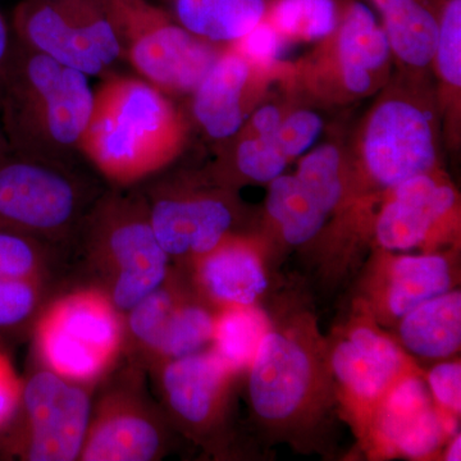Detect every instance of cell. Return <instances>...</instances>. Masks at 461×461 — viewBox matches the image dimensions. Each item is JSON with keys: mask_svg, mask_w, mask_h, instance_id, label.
Instances as JSON below:
<instances>
[{"mask_svg": "<svg viewBox=\"0 0 461 461\" xmlns=\"http://www.w3.org/2000/svg\"><path fill=\"white\" fill-rule=\"evenodd\" d=\"M123 60L171 98L190 96L226 50L203 41L149 0H108Z\"/></svg>", "mask_w": 461, "mask_h": 461, "instance_id": "5b68a950", "label": "cell"}, {"mask_svg": "<svg viewBox=\"0 0 461 461\" xmlns=\"http://www.w3.org/2000/svg\"><path fill=\"white\" fill-rule=\"evenodd\" d=\"M78 236L99 286L126 314L169 277V257L157 240L141 189L103 191Z\"/></svg>", "mask_w": 461, "mask_h": 461, "instance_id": "3957f363", "label": "cell"}, {"mask_svg": "<svg viewBox=\"0 0 461 461\" xmlns=\"http://www.w3.org/2000/svg\"><path fill=\"white\" fill-rule=\"evenodd\" d=\"M215 317L204 306L185 302L181 297L151 359L166 363L186 355L199 353L208 342H212Z\"/></svg>", "mask_w": 461, "mask_h": 461, "instance_id": "4316f807", "label": "cell"}, {"mask_svg": "<svg viewBox=\"0 0 461 461\" xmlns=\"http://www.w3.org/2000/svg\"><path fill=\"white\" fill-rule=\"evenodd\" d=\"M323 129L320 114L311 109H296L284 115L275 140L288 160L295 159L313 149Z\"/></svg>", "mask_w": 461, "mask_h": 461, "instance_id": "836d02e7", "label": "cell"}, {"mask_svg": "<svg viewBox=\"0 0 461 461\" xmlns=\"http://www.w3.org/2000/svg\"><path fill=\"white\" fill-rule=\"evenodd\" d=\"M11 149L8 147L7 139H5V132H3L2 124H0V156L8 153Z\"/></svg>", "mask_w": 461, "mask_h": 461, "instance_id": "60d3db41", "label": "cell"}, {"mask_svg": "<svg viewBox=\"0 0 461 461\" xmlns=\"http://www.w3.org/2000/svg\"><path fill=\"white\" fill-rule=\"evenodd\" d=\"M25 429L14 441V454L30 461L78 460L89 429V393L77 382L50 369L23 382L20 409Z\"/></svg>", "mask_w": 461, "mask_h": 461, "instance_id": "30bf717a", "label": "cell"}, {"mask_svg": "<svg viewBox=\"0 0 461 461\" xmlns=\"http://www.w3.org/2000/svg\"><path fill=\"white\" fill-rule=\"evenodd\" d=\"M196 262L200 286L223 306L254 305L268 287L259 257L230 236Z\"/></svg>", "mask_w": 461, "mask_h": 461, "instance_id": "d6986e66", "label": "cell"}, {"mask_svg": "<svg viewBox=\"0 0 461 461\" xmlns=\"http://www.w3.org/2000/svg\"><path fill=\"white\" fill-rule=\"evenodd\" d=\"M186 115L141 77L111 74L94 90L83 157L117 187L147 181L171 165L187 140Z\"/></svg>", "mask_w": 461, "mask_h": 461, "instance_id": "7a4b0ae2", "label": "cell"}, {"mask_svg": "<svg viewBox=\"0 0 461 461\" xmlns=\"http://www.w3.org/2000/svg\"><path fill=\"white\" fill-rule=\"evenodd\" d=\"M89 78L14 38L0 78V124L12 153L76 166L93 111Z\"/></svg>", "mask_w": 461, "mask_h": 461, "instance_id": "6da1fadb", "label": "cell"}, {"mask_svg": "<svg viewBox=\"0 0 461 461\" xmlns=\"http://www.w3.org/2000/svg\"><path fill=\"white\" fill-rule=\"evenodd\" d=\"M436 69L448 91L461 87V0H447L438 18Z\"/></svg>", "mask_w": 461, "mask_h": 461, "instance_id": "1f68e13d", "label": "cell"}, {"mask_svg": "<svg viewBox=\"0 0 461 461\" xmlns=\"http://www.w3.org/2000/svg\"><path fill=\"white\" fill-rule=\"evenodd\" d=\"M165 448V430L141 391L118 386L91 411L78 460L150 461Z\"/></svg>", "mask_w": 461, "mask_h": 461, "instance_id": "8fae6325", "label": "cell"}, {"mask_svg": "<svg viewBox=\"0 0 461 461\" xmlns=\"http://www.w3.org/2000/svg\"><path fill=\"white\" fill-rule=\"evenodd\" d=\"M259 72L233 47H227L190 94L191 118L211 140L229 142L249 118Z\"/></svg>", "mask_w": 461, "mask_h": 461, "instance_id": "4fadbf2b", "label": "cell"}, {"mask_svg": "<svg viewBox=\"0 0 461 461\" xmlns=\"http://www.w3.org/2000/svg\"><path fill=\"white\" fill-rule=\"evenodd\" d=\"M357 151L364 172L384 189L433 172L438 158L435 115L415 96L387 94L366 114Z\"/></svg>", "mask_w": 461, "mask_h": 461, "instance_id": "ba28073f", "label": "cell"}, {"mask_svg": "<svg viewBox=\"0 0 461 461\" xmlns=\"http://www.w3.org/2000/svg\"><path fill=\"white\" fill-rule=\"evenodd\" d=\"M284 112L277 105H262V107L257 108L253 114L249 115L247 123L240 132L259 136H275L282 120H284Z\"/></svg>", "mask_w": 461, "mask_h": 461, "instance_id": "74e56055", "label": "cell"}, {"mask_svg": "<svg viewBox=\"0 0 461 461\" xmlns=\"http://www.w3.org/2000/svg\"><path fill=\"white\" fill-rule=\"evenodd\" d=\"M286 39L272 25L268 18H264L244 38L230 47L235 48L256 71H271L280 62Z\"/></svg>", "mask_w": 461, "mask_h": 461, "instance_id": "e575fe53", "label": "cell"}, {"mask_svg": "<svg viewBox=\"0 0 461 461\" xmlns=\"http://www.w3.org/2000/svg\"><path fill=\"white\" fill-rule=\"evenodd\" d=\"M51 245L0 230V277L44 280Z\"/></svg>", "mask_w": 461, "mask_h": 461, "instance_id": "4dcf8cb0", "label": "cell"}, {"mask_svg": "<svg viewBox=\"0 0 461 461\" xmlns=\"http://www.w3.org/2000/svg\"><path fill=\"white\" fill-rule=\"evenodd\" d=\"M400 339L411 353L427 359L456 353L461 344L459 291H447L403 315Z\"/></svg>", "mask_w": 461, "mask_h": 461, "instance_id": "44dd1931", "label": "cell"}, {"mask_svg": "<svg viewBox=\"0 0 461 461\" xmlns=\"http://www.w3.org/2000/svg\"><path fill=\"white\" fill-rule=\"evenodd\" d=\"M345 172L342 151L335 144H323L303 156L295 176L321 211L330 215L344 199Z\"/></svg>", "mask_w": 461, "mask_h": 461, "instance_id": "83f0119b", "label": "cell"}, {"mask_svg": "<svg viewBox=\"0 0 461 461\" xmlns=\"http://www.w3.org/2000/svg\"><path fill=\"white\" fill-rule=\"evenodd\" d=\"M429 390L438 405L460 414L461 366L459 363H441L433 366L429 375Z\"/></svg>", "mask_w": 461, "mask_h": 461, "instance_id": "d590c367", "label": "cell"}, {"mask_svg": "<svg viewBox=\"0 0 461 461\" xmlns=\"http://www.w3.org/2000/svg\"><path fill=\"white\" fill-rule=\"evenodd\" d=\"M171 14L203 41L230 47L267 16L266 0H169Z\"/></svg>", "mask_w": 461, "mask_h": 461, "instance_id": "ffe728a7", "label": "cell"}, {"mask_svg": "<svg viewBox=\"0 0 461 461\" xmlns=\"http://www.w3.org/2000/svg\"><path fill=\"white\" fill-rule=\"evenodd\" d=\"M382 17L391 53L402 65L429 68L435 59L438 20L420 0H372Z\"/></svg>", "mask_w": 461, "mask_h": 461, "instance_id": "7402d4cb", "label": "cell"}, {"mask_svg": "<svg viewBox=\"0 0 461 461\" xmlns=\"http://www.w3.org/2000/svg\"><path fill=\"white\" fill-rule=\"evenodd\" d=\"M141 191L151 227L169 259H198L229 238L236 209L223 186L180 173L153 181Z\"/></svg>", "mask_w": 461, "mask_h": 461, "instance_id": "9c48e42d", "label": "cell"}, {"mask_svg": "<svg viewBox=\"0 0 461 461\" xmlns=\"http://www.w3.org/2000/svg\"><path fill=\"white\" fill-rule=\"evenodd\" d=\"M169 277L127 312L124 330L142 353L153 357L172 312L181 300Z\"/></svg>", "mask_w": 461, "mask_h": 461, "instance_id": "f546056e", "label": "cell"}, {"mask_svg": "<svg viewBox=\"0 0 461 461\" xmlns=\"http://www.w3.org/2000/svg\"><path fill=\"white\" fill-rule=\"evenodd\" d=\"M42 282L0 277V330L18 329L32 320L41 305Z\"/></svg>", "mask_w": 461, "mask_h": 461, "instance_id": "d6a6232c", "label": "cell"}, {"mask_svg": "<svg viewBox=\"0 0 461 461\" xmlns=\"http://www.w3.org/2000/svg\"><path fill=\"white\" fill-rule=\"evenodd\" d=\"M12 35L87 77L113 74L123 60L108 0H21Z\"/></svg>", "mask_w": 461, "mask_h": 461, "instance_id": "8992f818", "label": "cell"}, {"mask_svg": "<svg viewBox=\"0 0 461 461\" xmlns=\"http://www.w3.org/2000/svg\"><path fill=\"white\" fill-rule=\"evenodd\" d=\"M267 212L280 227L282 238L291 245L313 240L329 217L295 175H281L269 182Z\"/></svg>", "mask_w": 461, "mask_h": 461, "instance_id": "cb8c5ba5", "label": "cell"}, {"mask_svg": "<svg viewBox=\"0 0 461 461\" xmlns=\"http://www.w3.org/2000/svg\"><path fill=\"white\" fill-rule=\"evenodd\" d=\"M456 193L435 171L415 176L391 189L375 221V238L387 250L420 247L433 229L454 211Z\"/></svg>", "mask_w": 461, "mask_h": 461, "instance_id": "5bb4252c", "label": "cell"}, {"mask_svg": "<svg viewBox=\"0 0 461 461\" xmlns=\"http://www.w3.org/2000/svg\"><path fill=\"white\" fill-rule=\"evenodd\" d=\"M461 437L457 435L455 437L453 444L448 447L447 454H446V460L447 461H459L461 459Z\"/></svg>", "mask_w": 461, "mask_h": 461, "instance_id": "ab89813d", "label": "cell"}, {"mask_svg": "<svg viewBox=\"0 0 461 461\" xmlns=\"http://www.w3.org/2000/svg\"><path fill=\"white\" fill-rule=\"evenodd\" d=\"M232 375L213 350L199 351L163 363L160 390L185 426L204 429L217 420Z\"/></svg>", "mask_w": 461, "mask_h": 461, "instance_id": "2e32d148", "label": "cell"}, {"mask_svg": "<svg viewBox=\"0 0 461 461\" xmlns=\"http://www.w3.org/2000/svg\"><path fill=\"white\" fill-rule=\"evenodd\" d=\"M266 17L287 41H327L339 23L335 0H277Z\"/></svg>", "mask_w": 461, "mask_h": 461, "instance_id": "484cf974", "label": "cell"}, {"mask_svg": "<svg viewBox=\"0 0 461 461\" xmlns=\"http://www.w3.org/2000/svg\"><path fill=\"white\" fill-rule=\"evenodd\" d=\"M23 391V379L7 355L0 351V432L20 411Z\"/></svg>", "mask_w": 461, "mask_h": 461, "instance_id": "8d00e7d4", "label": "cell"}, {"mask_svg": "<svg viewBox=\"0 0 461 461\" xmlns=\"http://www.w3.org/2000/svg\"><path fill=\"white\" fill-rule=\"evenodd\" d=\"M12 41H14V35L5 23V17L0 14V78H2L5 65H7Z\"/></svg>", "mask_w": 461, "mask_h": 461, "instance_id": "f35d334b", "label": "cell"}, {"mask_svg": "<svg viewBox=\"0 0 461 461\" xmlns=\"http://www.w3.org/2000/svg\"><path fill=\"white\" fill-rule=\"evenodd\" d=\"M123 341L122 313L95 287L57 300L35 329L36 348L47 368L77 384L107 371Z\"/></svg>", "mask_w": 461, "mask_h": 461, "instance_id": "52a82bcc", "label": "cell"}, {"mask_svg": "<svg viewBox=\"0 0 461 461\" xmlns=\"http://www.w3.org/2000/svg\"><path fill=\"white\" fill-rule=\"evenodd\" d=\"M332 38L333 69L346 95H371L384 83L393 57L372 9L353 3Z\"/></svg>", "mask_w": 461, "mask_h": 461, "instance_id": "9a60e30c", "label": "cell"}, {"mask_svg": "<svg viewBox=\"0 0 461 461\" xmlns=\"http://www.w3.org/2000/svg\"><path fill=\"white\" fill-rule=\"evenodd\" d=\"M267 332L268 321L254 305L224 306L215 317L212 350L236 373L250 366Z\"/></svg>", "mask_w": 461, "mask_h": 461, "instance_id": "d4e9b609", "label": "cell"}, {"mask_svg": "<svg viewBox=\"0 0 461 461\" xmlns=\"http://www.w3.org/2000/svg\"><path fill=\"white\" fill-rule=\"evenodd\" d=\"M103 191L76 166L8 151L0 156V230L50 245L69 241Z\"/></svg>", "mask_w": 461, "mask_h": 461, "instance_id": "277c9868", "label": "cell"}, {"mask_svg": "<svg viewBox=\"0 0 461 461\" xmlns=\"http://www.w3.org/2000/svg\"><path fill=\"white\" fill-rule=\"evenodd\" d=\"M330 364L350 395L359 402H375L400 377L403 357L386 336L369 327H357L336 346Z\"/></svg>", "mask_w": 461, "mask_h": 461, "instance_id": "ac0fdd59", "label": "cell"}, {"mask_svg": "<svg viewBox=\"0 0 461 461\" xmlns=\"http://www.w3.org/2000/svg\"><path fill=\"white\" fill-rule=\"evenodd\" d=\"M249 366V395L262 420L284 421L302 408L313 382V363L299 342L268 330Z\"/></svg>", "mask_w": 461, "mask_h": 461, "instance_id": "7c38bea8", "label": "cell"}, {"mask_svg": "<svg viewBox=\"0 0 461 461\" xmlns=\"http://www.w3.org/2000/svg\"><path fill=\"white\" fill-rule=\"evenodd\" d=\"M388 312L402 318L415 306L450 291V266L444 257L403 256L391 267Z\"/></svg>", "mask_w": 461, "mask_h": 461, "instance_id": "603a6c76", "label": "cell"}, {"mask_svg": "<svg viewBox=\"0 0 461 461\" xmlns=\"http://www.w3.org/2000/svg\"><path fill=\"white\" fill-rule=\"evenodd\" d=\"M378 402L377 430L384 445L411 457L435 453L444 439L445 420L420 378H397Z\"/></svg>", "mask_w": 461, "mask_h": 461, "instance_id": "e0dca14e", "label": "cell"}, {"mask_svg": "<svg viewBox=\"0 0 461 461\" xmlns=\"http://www.w3.org/2000/svg\"><path fill=\"white\" fill-rule=\"evenodd\" d=\"M230 145V151L224 150L217 168L232 167L241 177L254 182L269 184L284 175L290 160L278 148L275 136L251 135L240 132Z\"/></svg>", "mask_w": 461, "mask_h": 461, "instance_id": "f1b7e54d", "label": "cell"}]
</instances>
